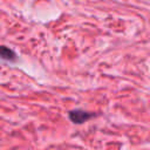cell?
I'll list each match as a JSON object with an SVG mask.
<instances>
[{"label": "cell", "mask_w": 150, "mask_h": 150, "mask_svg": "<svg viewBox=\"0 0 150 150\" xmlns=\"http://www.w3.org/2000/svg\"><path fill=\"white\" fill-rule=\"evenodd\" d=\"M91 117H93V114L83 111V110H71L69 112V118L76 124H81Z\"/></svg>", "instance_id": "1"}, {"label": "cell", "mask_w": 150, "mask_h": 150, "mask_svg": "<svg viewBox=\"0 0 150 150\" xmlns=\"http://www.w3.org/2000/svg\"><path fill=\"white\" fill-rule=\"evenodd\" d=\"M0 57L6 61H14L16 59V54L6 46H0Z\"/></svg>", "instance_id": "2"}]
</instances>
